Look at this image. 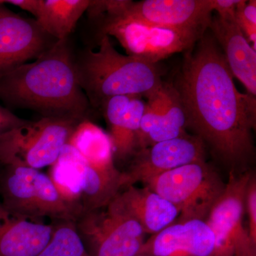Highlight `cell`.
Returning a JSON list of instances; mask_svg holds the SVG:
<instances>
[{
  "instance_id": "cb8c5ba5",
  "label": "cell",
  "mask_w": 256,
  "mask_h": 256,
  "mask_svg": "<svg viewBox=\"0 0 256 256\" xmlns=\"http://www.w3.org/2000/svg\"><path fill=\"white\" fill-rule=\"evenodd\" d=\"M28 122V120L20 118L9 109L0 105V136Z\"/></svg>"
},
{
  "instance_id": "9a60e30c",
  "label": "cell",
  "mask_w": 256,
  "mask_h": 256,
  "mask_svg": "<svg viewBox=\"0 0 256 256\" xmlns=\"http://www.w3.org/2000/svg\"><path fill=\"white\" fill-rule=\"evenodd\" d=\"M208 30L214 37L234 78L242 82L247 94L256 96V50L236 20L212 16Z\"/></svg>"
},
{
  "instance_id": "5bb4252c",
  "label": "cell",
  "mask_w": 256,
  "mask_h": 256,
  "mask_svg": "<svg viewBox=\"0 0 256 256\" xmlns=\"http://www.w3.org/2000/svg\"><path fill=\"white\" fill-rule=\"evenodd\" d=\"M214 236L204 220L176 222L146 239L140 256H212Z\"/></svg>"
},
{
  "instance_id": "83f0119b",
  "label": "cell",
  "mask_w": 256,
  "mask_h": 256,
  "mask_svg": "<svg viewBox=\"0 0 256 256\" xmlns=\"http://www.w3.org/2000/svg\"></svg>"
},
{
  "instance_id": "8992f818",
  "label": "cell",
  "mask_w": 256,
  "mask_h": 256,
  "mask_svg": "<svg viewBox=\"0 0 256 256\" xmlns=\"http://www.w3.org/2000/svg\"><path fill=\"white\" fill-rule=\"evenodd\" d=\"M176 207V222L206 220L226 183L206 161L180 166L143 184Z\"/></svg>"
},
{
  "instance_id": "d4e9b609",
  "label": "cell",
  "mask_w": 256,
  "mask_h": 256,
  "mask_svg": "<svg viewBox=\"0 0 256 256\" xmlns=\"http://www.w3.org/2000/svg\"><path fill=\"white\" fill-rule=\"evenodd\" d=\"M240 0H212L213 11L220 18L236 20V12Z\"/></svg>"
},
{
  "instance_id": "7c38bea8",
  "label": "cell",
  "mask_w": 256,
  "mask_h": 256,
  "mask_svg": "<svg viewBox=\"0 0 256 256\" xmlns=\"http://www.w3.org/2000/svg\"><path fill=\"white\" fill-rule=\"evenodd\" d=\"M206 148L196 136L182 137L156 143L138 151L127 172H124V188L148 180L184 165L206 161Z\"/></svg>"
},
{
  "instance_id": "e0dca14e",
  "label": "cell",
  "mask_w": 256,
  "mask_h": 256,
  "mask_svg": "<svg viewBox=\"0 0 256 256\" xmlns=\"http://www.w3.org/2000/svg\"><path fill=\"white\" fill-rule=\"evenodd\" d=\"M53 224L16 216L0 202V256H37L50 242Z\"/></svg>"
},
{
  "instance_id": "6da1fadb",
  "label": "cell",
  "mask_w": 256,
  "mask_h": 256,
  "mask_svg": "<svg viewBox=\"0 0 256 256\" xmlns=\"http://www.w3.org/2000/svg\"><path fill=\"white\" fill-rule=\"evenodd\" d=\"M172 85L186 114V129L230 172L245 171L255 156L256 96L236 88L210 30L185 52Z\"/></svg>"
},
{
  "instance_id": "d6986e66",
  "label": "cell",
  "mask_w": 256,
  "mask_h": 256,
  "mask_svg": "<svg viewBox=\"0 0 256 256\" xmlns=\"http://www.w3.org/2000/svg\"><path fill=\"white\" fill-rule=\"evenodd\" d=\"M158 114L144 149L156 143L174 139L186 132V114L172 84L163 82L156 90Z\"/></svg>"
},
{
  "instance_id": "4316f807",
  "label": "cell",
  "mask_w": 256,
  "mask_h": 256,
  "mask_svg": "<svg viewBox=\"0 0 256 256\" xmlns=\"http://www.w3.org/2000/svg\"><path fill=\"white\" fill-rule=\"evenodd\" d=\"M4 3L5 1H1V0H0V4H4Z\"/></svg>"
},
{
  "instance_id": "603a6c76",
  "label": "cell",
  "mask_w": 256,
  "mask_h": 256,
  "mask_svg": "<svg viewBox=\"0 0 256 256\" xmlns=\"http://www.w3.org/2000/svg\"><path fill=\"white\" fill-rule=\"evenodd\" d=\"M245 210L248 218L249 238L256 246V180L254 174L250 178L246 193Z\"/></svg>"
},
{
  "instance_id": "ac0fdd59",
  "label": "cell",
  "mask_w": 256,
  "mask_h": 256,
  "mask_svg": "<svg viewBox=\"0 0 256 256\" xmlns=\"http://www.w3.org/2000/svg\"><path fill=\"white\" fill-rule=\"evenodd\" d=\"M116 198L146 234L161 232L176 222L180 216L176 206L148 186H128Z\"/></svg>"
},
{
  "instance_id": "30bf717a",
  "label": "cell",
  "mask_w": 256,
  "mask_h": 256,
  "mask_svg": "<svg viewBox=\"0 0 256 256\" xmlns=\"http://www.w3.org/2000/svg\"><path fill=\"white\" fill-rule=\"evenodd\" d=\"M252 174L247 170L230 172L224 192L207 215L205 222L214 236L212 256H234L242 247L256 246L244 224L246 193Z\"/></svg>"
},
{
  "instance_id": "7a4b0ae2",
  "label": "cell",
  "mask_w": 256,
  "mask_h": 256,
  "mask_svg": "<svg viewBox=\"0 0 256 256\" xmlns=\"http://www.w3.org/2000/svg\"><path fill=\"white\" fill-rule=\"evenodd\" d=\"M0 99L10 107L30 109L43 118L86 119L90 104L79 84L68 38L0 77Z\"/></svg>"
},
{
  "instance_id": "52a82bcc",
  "label": "cell",
  "mask_w": 256,
  "mask_h": 256,
  "mask_svg": "<svg viewBox=\"0 0 256 256\" xmlns=\"http://www.w3.org/2000/svg\"><path fill=\"white\" fill-rule=\"evenodd\" d=\"M74 120L42 118L0 136V165L40 170L58 159L79 124Z\"/></svg>"
},
{
  "instance_id": "5b68a950",
  "label": "cell",
  "mask_w": 256,
  "mask_h": 256,
  "mask_svg": "<svg viewBox=\"0 0 256 256\" xmlns=\"http://www.w3.org/2000/svg\"><path fill=\"white\" fill-rule=\"evenodd\" d=\"M0 196L8 212L25 220H74L78 215L64 201L48 174L40 170L0 165Z\"/></svg>"
},
{
  "instance_id": "7402d4cb",
  "label": "cell",
  "mask_w": 256,
  "mask_h": 256,
  "mask_svg": "<svg viewBox=\"0 0 256 256\" xmlns=\"http://www.w3.org/2000/svg\"><path fill=\"white\" fill-rule=\"evenodd\" d=\"M37 256H90L79 235L75 222L58 220L53 224L50 242Z\"/></svg>"
},
{
  "instance_id": "ffe728a7",
  "label": "cell",
  "mask_w": 256,
  "mask_h": 256,
  "mask_svg": "<svg viewBox=\"0 0 256 256\" xmlns=\"http://www.w3.org/2000/svg\"><path fill=\"white\" fill-rule=\"evenodd\" d=\"M89 0H38L36 22L57 41L68 38L86 12Z\"/></svg>"
},
{
  "instance_id": "3957f363",
  "label": "cell",
  "mask_w": 256,
  "mask_h": 256,
  "mask_svg": "<svg viewBox=\"0 0 256 256\" xmlns=\"http://www.w3.org/2000/svg\"><path fill=\"white\" fill-rule=\"evenodd\" d=\"M79 84L90 106L100 109L114 96L148 98L158 90L164 74L159 64L119 53L110 36H100L98 52L87 48L76 60Z\"/></svg>"
},
{
  "instance_id": "44dd1931",
  "label": "cell",
  "mask_w": 256,
  "mask_h": 256,
  "mask_svg": "<svg viewBox=\"0 0 256 256\" xmlns=\"http://www.w3.org/2000/svg\"><path fill=\"white\" fill-rule=\"evenodd\" d=\"M64 201L78 215L84 212L80 180L73 165L62 154L48 174Z\"/></svg>"
},
{
  "instance_id": "8fae6325",
  "label": "cell",
  "mask_w": 256,
  "mask_h": 256,
  "mask_svg": "<svg viewBox=\"0 0 256 256\" xmlns=\"http://www.w3.org/2000/svg\"><path fill=\"white\" fill-rule=\"evenodd\" d=\"M212 0L130 1L120 14L140 22L202 36L212 21Z\"/></svg>"
},
{
  "instance_id": "277c9868",
  "label": "cell",
  "mask_w": 256,
  "mask_h": 256,
  "mask_svg": "<svg viewBox=\"0 0 256 256\" xmlns=\"http://www.w3.org/2000/svg\"><path fill=\"white\" fill-rule=\"evenodd\" d=\"M67 156L80 180L85 212L107 206L124 188V172L114 164L110 136L85 119L68 141Z\"/></svg>"
},
{
  "instance_id": "4fadbf2b",
  "label": "cell",
  "mask_w": 256,
  "mask_h": 256,
  "mask_svg": "<svg viewBox=\"0 0 256 256\" xmlns=\"http://www.w3.org/2000/svg\"><path fill=\"white\" fill-rule=\"evenodd\" d=\"M57 42L35 20L0 4V77L36 60Z\"/></svg>"
},
{
  "instance_id": "ba28073f",
  "label": "cell",
  "mask_w": 256,
  "mask_h": 256,
  "mask_svg": "<svg viewBox=\"0 0 256 256\" xmlns=\"http://www.w3.org/2000/svg\"><path fill=\"white\" fill-rule=\"evenodd\" d=\"M75 224L90 256H137L146 240L116 196L107 206L84 212Z\"/></svg>"
},
{
  "instance_id": "484cf974",
  "label": "cell",
  "mask_w": 256,
  "mask_h": 256,
  "mask_svg": "<svg viewBox=\"0 0 256 256\" xmlns=\"http://www.w3.org/2000/svg\"><path fill=\"white\" fill-rule=\"evenodd\" d=\"M234 256H256V246H246L239 249Z\"/></svg>"
},
{
  "instance_id": "2e32d148",
  "label": "cell",
  "mask_w": 256,
  "mask_h": 256,
  "mask_svg": "<svg viewBox=\"0 0 256 256\" xmlns=\"http://www.w3.org/2000/svg\"><path fill=\"white\" fill-rule=\"evenodd\" d=\"M146 102L138 96H114L100 107L109 128L114 158L127 160L138 152V137Z\"/></svg>"
},
{
  "instance_id": "9c48e42d",
  "label": "cell",
  "mask_w": 256,
  "mask_h": 256,
  "mask_svg": "<svg viewBox=\"0 0 256 256\" xmlns=\"http://www.w3.org/2000/svg\"><path fill=\"white\" fill-rule=\"evenodd\" d=\"M99 32L100 37L114 36L127 55L152 64L186 52L202 37L140 22L121 14L102 16Z\"/></svg>"
}]
</instances>
